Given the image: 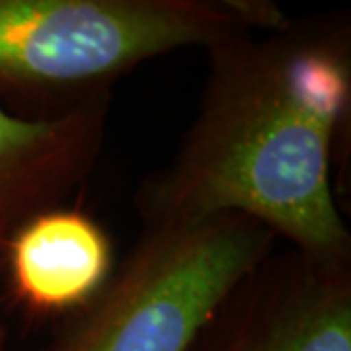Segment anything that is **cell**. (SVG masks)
Listing matches in <instances>:
<instances>
[{"mask_svg": "<svg viewBox=\"0 0 351 351\" xmlns=\"http://www.w3.org/2000/svg\"><path fill=\"white\" fill-rule=\"evenodd\" d=\"M112 240L76 207L61 205L29 219L10 240L4 269L29 316L57 322L84 306L112 276Z\"/></svg>", "mask_w": 351, "mask_h": 351, "instance_id": "8992f818", "label": "cell"}, {"mask_svg": "<svg viewBox=\"0 0 351 351\" xmlns=\"http://www.w3.org/2000/svg\"><path fill=\"white\" fill-rule=\"evenodd\" d=\"M205 53L193 121L168 164L135 191L143 225L242 215L295 250L351 262L334 174L350 138V14L242 32Z\"/></svg>", "mask_w": 351, "mask_h": 351, "instance_id": "6da1fadb", "label": "cell"}, {"mask_svg": "<svg viewBox=\"0 0 351 351\" xmlns=\"http://www.w3.org/2000/svg\"><path fill=\"white\" fill-rule=\"evenodd\" d=\"M242 32L228 0H0V96L64 106L151 59Z\"/></svg>", "mask_w": 351, "mask_h": 351, "instance_id": "3957f363", "label": "cell"}, {"mask_svg": "<svg viewBox=\"0 0 351 351\" xmlns=\"http://www.w3.org/2000/svg\"><path fill=\"white\" fill-rule=\"evenodd\" d=\"M6 339H8V326H6V318H4V301L0 295V351H4Z\"/></svg>", "mask_w": 351, "mask_h": 351, "instance_id": "52a82bcc", "label": "cell"}, {"mask_svg": "<svg viewBox=\"0 0 351 351\" xmlns=\"http://www.w3.org/2000/svg\"><path fill=\"white\" fill-rule=\"evenodd\" d=\"M189 351H351V262L276 248L226 295Z\"/></svg>", "mask_w": 351, "mask_h": 351, "instance_id": "277c9868", "label": "cell"}, {"mask_svg": "<svg viewBox=\"0 0 351 351\" xmlns=\"http://www.w3.org/2000/svg\"><path fill=\"white\" fill-rule=\"evenodd\" d=\"M110 112L112 90L34 115L12 112L0 96V271L14 234L66 205L96 170Z\"/></svg>", "mask_w": 351, "mask_h": 351, "instance_id": "5b68a950", "label": "cell"}, {"mask_svg": "<svg viewBox=\"0 0 351 351\" xmlns=\"http://www.w3.org/2000/svg\"><path fill=\"white\" fill-rule=\"evenodd\" d=\"M277 240L242 215L145 226L104 287L61 318L38 351H189Z\"/></svg>", "mask_w": 351, "mask_h": 351, "instance_id": "7a4b0ae2", "label": "cell"}]
</instances>
